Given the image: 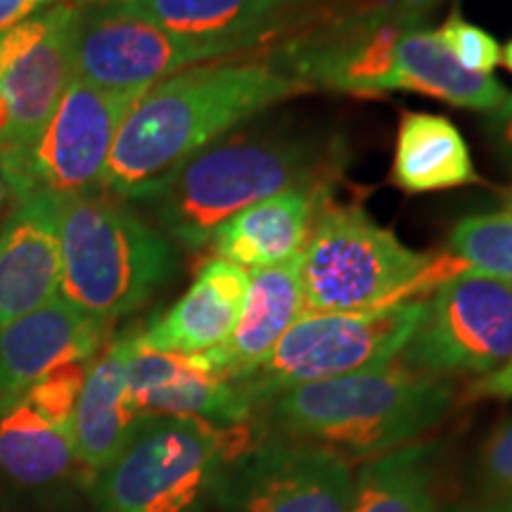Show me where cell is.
I'll return each mask as SVG.
<instances>
[{"mask_svg":"<svg viewBox=\"0 0 512 512\" xmlns=\"http://www.w3.org/2000/svg\"><path fill=\"white\" fill-rule=\"evenodd\" d=\"M441 484V444L415 441L361 465L351 512H439Z\"/></svg>","mask_w":512,"mask_h":512,"instance_id":"cell-25","label":"cell"},{"mask_svg":"<svg viewBox=\"0 0 512 512\" xmlns=\"http://www.w3.org/2000/svg\"><path fill=\"white\" fill-rule=\"evenodd\" d=\"M432 12L430 0H358L311 19L266 53L309 91L384 95L399 91L396 43Z\"/></svg>","mask_w":512,"mask_h":512,"instance_id":"cell-8","label":"cell"},{"mask_svg":"<svg viewBox=\"0 0 512 512\" xmlns=\"http://www.w3.org/2000/svg\"><path fill=\"white\" fill-rule=\"evenodd\" d=\"M330 197L332 185H304L238 211L211 238L216 259L256 271L302 254L313 221Z\"/></svg>","mask_w":512,"mask_h":512,"instance_id":"cell-19","label":"cell"},{"mask_svg":"<svg viewBox=\"0 0 512 512\" xmlns=\"http://www.w3.org/2000/svg\"><path fill=\"white\" fill-rule=\"evenodd\" d=\"M72 432L53 425L27 399L0 408V475L19 489H55L74 477Z\"/></svg>","mask_w":512,"mask_h":512,"instance_id":"cell-24","label":"cell"},{"mask_svg":"<svg viewBox=\"0 0 512 512\" xmlns=\"http://www.w3.org/2000/svg\"><path fill=\"white\" fill-rule=\"evenodd\" d=\"M479 494L512 498V418L498 422L477 453Z\"/></svg>","mask_w":512,"mask_h":512,"instance_id":"cell-29","label":"cell"},{"mask_svg":"<svg viewBox=\"0 0 512 512\" xmlns=\"http://www.w3.org/2000/svg\"><path fill=\"white\" fill-rule=\"evenodd\" d=\"M299 261L304 313L382 309L453 275L444 271V261L403 245L358 204L344 207L332 197L320 207Z\"/></svg>","mask_w":512,"mask_h":512,"instance_id":"cell-5","label":"cell"},{"mask_svg":"<svg viewBox=\"0 0 512 512\" xmlns=\"http://www.w3.org/2000/svg\"><path fill=\"white\" fill-rule=\"evenodd\" d=\"M249 271L209 259L169 311L138 330L140 344L171 354H204L228 342L245 304Z\"/></svg>","mask_w":512,"mask_h":512,"instance_id":"cell-20","label":"cell"},{"mask_svg":"<svg viewBox=\"0 0 512 512\" xmlns=\"http://www.w3.org/2000/svg\"><path fill=\"white\" fill-rule=\"evenodd\" d=\"M5 200H8V190H5L3 178H0V211H3V204H5Z\"/></svg>","mask_w":512,"mask_h":512,"instance_id":"cell-36","label":"cell"},{"mask_svg":"<svg viewBox=\"0 0 512 512\" xmlns=\"http://www.w3.org/2000/svg\"><path fill=\"white\" fill-rule=\"evenodd\" d=\"M399 361L444 380L505 366L512 361V283L472 271L441 280Z\"/></svg>","mask_w":512,"mask_h":512,"instance_id":"cell-11","label":"cell"},{"mask_svg":"<svg viewBox=\"0 0 512 512\" xmlns=\"http://www.w3.org/2000/svg\"><path fill=\"white\" fill-rule=\"evenodd\" d=\"M304 93L311 91L266 53L183 69L155 83L128 112L100 190L133 200L204 147Z\"/></svg>","mask_w":512,"mask_h":512,"instance_id":"cell-1","label":"cell"},{"mask_svg":"<svg viewBox=\"0 0 512 512\" xmlns=\"http://www.w3.org/2000/svg\"><path fill=\"white\" fill-rule=\"evenodd\" d=\"M112 325L100 323L55 294L48 304L0 330V408L22 399L38 380L88 363L107 344Z\"/></svg>","mask_w":512,"mask_h":512,"instance_id":"cell-15","label":"cell"},{"mask_svg":"<svg viewBox=\"0 0 512 512\" xmlns=\"http://www.w3.org/2000/svg\"><path fill=\"white\" fill-rule=\"evenodd\" d=\"M259 119V117H256ZM247 121L133 197L171 245L200 249L238 211L304 185H332L347 166L342 140Z\"/></svg>","mask_w":512,"mask_h":512,"instance_id":"cell-2","label":"cell"},{"mask_svg":"<svg viewBox=\"0 0 512 512\" xmlns=\"http://www.w3.org/2000/svg\"><path fill=\"white\" fill-rule=\"evenodd\" d=\"M425 318V302L361 313H304L271 354L233 382L252 408L302 384L335 380L396 361Z\"/></svg>","mask_w":512,"mask_h":512,"instance_id":"cell-7","label":"cell"},{"mask_svg":"<svg viewBox=\"0 0 512 512\" xmlns=\"http://www.w3.org/2000/svg\"><path fill=\"white\" fill-rule=\"evenodd\" d=\"M439 512H512V498L477 494L475 498L458 501L448 505V508H441Z\"/></svg>","mask_w":512,"mask_h":512,"instance_id":"cell-33","label":"cell"},{"mask_svg":"<svg viewBox=\"0 0 512 512\" xmlns=\"http://www.w3.org/2000/svg\"><path fill=\"white\" fill-rule=\"evenodd\" d=\"M304 316L299 254L278 266L249 271L245 304L226 344L204 351L216 373L238 382L271 354L280 337Z\"/></svg>","mask_w":512,"mask_h":512,"instance_id":"cell-21","label":"cell"},{"mask_svg":"<svg viewBox=\"0 0 512 512\" xmlns=\"http://www.w3.org/2000/svg\"><path fill=\"white\" fill-rule=\"evenodd\" d=\"M448 254L463 271L512 283V207L458 221L448 235Z\"/></svg>","mask_w":512,"mask_h":512,"instance_id":"cell-26","label":"cell"},{"mask_svg":"<svg viewBox=\"0 0 512 512\" xmlns=\"http://www.w3.org/2000/svg\"><path fill=\"white\" fill-rule=\"evenodd\" d=\"M249 55L238 43L185 36L124 5H79L74 76L114 93H145L195 64Z\"/></svg>","mask_w":512,"mask_h":512,"instance_id":"cell-10","label":"cell"},{"mask_svg":"<svg viewBox=\"0 0 512 512\" xmlns=\"http://www.w3.org/2000/svg\"><path fill=\"white\" fill-rule=\"evenodd\" d=\"M60 297L105 325L131 316L176 275L174 245L105 190L60 200Z\"/></svg>","mask_w":512,"mask_h":512,"instance_id":"cell-4","label":"cell"},{"mask_svg":"<svg viewBox=\"0 0 512 512\" xmlns=\"http://www.w3.org/2000/svg\"><path fill=\"white\" fill-rule=\"evenodd\" d=\"M441 43L448 48L456 60L463 64L465 69L475 74H491L501 64V46L489 31H484L477 24L467 22L458 10H453L446 17L437 31Z\"/></svg>","mask_w":512,"mask_h":512,"instance_id":"cell-28","label":"cell"},{"mask_svg":"<svg viewBox=\"0 0 512 512\" xmlns=\"http://www.w3.org/2000/svg\"><path fill=\"white\" fill-rule=\"evenodd\" d=\"M128 394L143 418H197L219 427L254 418L252 403L216 373L207 356L147 349L138 332L128 361Z\"/></svg>","mask_w":512,"mask_h":512,"instance_id":"cell-14","label":"cell"},{"mask_svg":"<svg viewBox=\"0 0 512 512\" xmlns=\"http://www.w3.org/2000/svg\"><path fill=\"white\" fill-rule=\"evenodd\" d=\"M328 3L332 0H133L117 5L176 34L221 38L254 53L302 29Z\"/></svg>","mask_w":512,"mask_h":512,"instance_id":"cell-17","label":"cell"},{"mask_svg":"<svg viewBox=\"0 0 512 512\" xmlns=\"http://www.w3.org/2000/svg\"><path fill=\"white\" fill-rule=\"evenodd\" d=\"M465 396L470 401H479V399L512 401V361L494 370V373L477 377V380L467 387Z\"/></svg>","mask_w":512,"mask_h":512,"instance_id":"cell-31","label":"cell"},{"mask_svg":"<svg viewBox=\"0 0 512 512\" xmlns=\"http://www.w3.org/2000/svg\"><path fill=\"white\" fill-rule=\"evenodd\" d=\"M88 363H67L53 373L38 380L22 399H27L48 422L72 432L74 408L79 401L83 380H86Z\"/></svg>","mask_w":512,"mask_h":512,"instance_id":"cell-27","label":"cell"},{"mask_svg":"<svg viewBox=\"0 0 512 512\" xmlns=\"http://www.w3.org/2000/svg\"><path fill=\"white\" fill-rule=\"evenodd\" d=\"M456 396L453 380L418 373L396 358L382 368L275 394L254 418L266 434L370 460L422 441L446 420Z\"/></svg>","mask_w":512,"mask_h":512,"instance_id":"cell-3","label":"cell"},{"mask_svg":"<svg viewBox=\"0 0 512 512\" xmlns=\"http://www.w3.org/2000/svg\"><path fill=\"white\" fill-rule=\"evenodd\" d=\"M140 95L105 91L74 76L34 143L0 155V178L12 202L98 190L119 128Z\"/></svg>","mask_w":512,"mask_h":512,"instance_id":"cell-9","label":"cell"},{"mask_svg":"<svg viewBox=\"0 0 512 512\" xmlns=\"http://www.w3.org/2000/svg\"><path fill=\"white\" fill-rule=\"evenodd\" d=\"M252 422L145 418L124 451L93 477L98 512H204L223 467L254 441Z\"/></svg>","mask_w":512,"mask_h":512,"instance_id":"cell-6","label":"cell"},{"mask_svg":"<svg viewBox=\"0 0 512 512\" xmlns=\"http://www.w3.org/2000/svg\"><path fill=\"white\" fill-rule=\"evenodd\" d=\"M354 460L311 441L256 434L223 467L221 512H351Z\"/></svg>","mask_w":512,"mask_h":512,"instance_id":"cell-12","label":"cell"},{"mask_svg":"<svg viewBox=\"0 0 512 512\" xmlns=\"http://www.w3.org/2000/svg\"><path fill=\"white\" fill-rule=\"evenodd\" d=\"M74 0L0 34V155L34 143L74 79Z\"/></svg>","mask_w":512,"mask_h":512,"instance_id":"cell-13","label":"cell"},{"mask_svg":"<svg viewBox=\"0 0 512 512\" xmlns=\"http://www.w3.org/2000/svg\"><path fill=\"white\" fill-rule=\"evenodd\" d=\"M60 197L15 200L0 226V330L60 292Z\"/></svg>","mask_w":512,"mask_h":512,"instance_id":"cell-16","label":"cell"},{"mask_svg":"<svg viewBox=\"0 0 512 512\" xmlns=\"http://www.w3.org/2000/svg\"><path fill=\"white\" fill-rule=\"evenodd\" d=\"M392 183L408 195L482 183L470 147L453 121L439 114L406 112L396 128Z\"/></svg>","mask_w":512,"mask_h":512,"instance_id":"cell-22","label":"cell"},{"mask_svg":"<svg viewBox=\"0 0 512 512\" xmlns=\"http://www.w3.org/2000/svg\"><path fill=\"white\" fill-rule=\"evenodd\" d=\"M486 133H489L491 143H494L496 152L501 155L505 166L512 171V95L503 100V105L498 110L489 112V117L484 121ZM512 207V197H510Z\"/></svg>","mask_w":512,"mask_h":512,"instance_id":"cell-30","label":"cell"},{"mask_svg":"<svg viewBox=\"0 0 512 512\" xmlns=\"http://www.w3.org/2000/svg\"><path fill=\"white\" fill-rule=\"evenodd\" d=\"M501 62L512 72V41L501 50Z\"/></svg>","mask_w":512,"mask_h":512,"instance_id":"cell-35","label":"cell"},{"mask_svg":"<svg viewBox=\"0 0 512 512\" xmlns=\"http://www.w3.org/2000/svg\"><path fill=\"white\" fill-rule=\"evenodd\" d=\"M76 5H117V3H133V0H74Z\"/></svg>","mask_w":512,"mask_h":512,"instance_id":"cell-34","label":"cell"},{"mask_svg":"<svg viewBox=\"0 0 512 512\" xmlns=\"http://www.w3.org/2000/svg\"><path fill=\"white\" fill-rule=\"evenodd\" d=\"M57 0H0V34L48 10Z\"/></svg>","mask_w":512,"mask_h":512,"instance_id":"cell-32","label":"cell"},{"mask_svg":"<svg viewBox=\"0 0 512 512\" xmlns=\"http://www.w3.org/2000/svg\"><path fill=\"white\" fill-rule=\"evenodd\" d=\"M136 330L107 342L88 366L74 408L72 439L81 467L95 477L124 451L145 418L128 394V361Z\"/></svg>","mask_w":512,"mask_h":512,"instance_id":"cell-18","label":"cell"},{"mask_svg":"<svg viewBox=\"0 0 512 512\" xmlns=\"http://www.w3.org/2000/svg\"><path fill=\"white\" fill-rule=\"evenodd\" d=\"M399 91H413L444 100L463 110L494 112L508 98L503 83L491 74H475L448 53L437 31L408 29L396 43Z\"/></svg>","mask_w":512,"mask_h":512,"instance_id":"cell-23","label":"cell"}]
</instances>
